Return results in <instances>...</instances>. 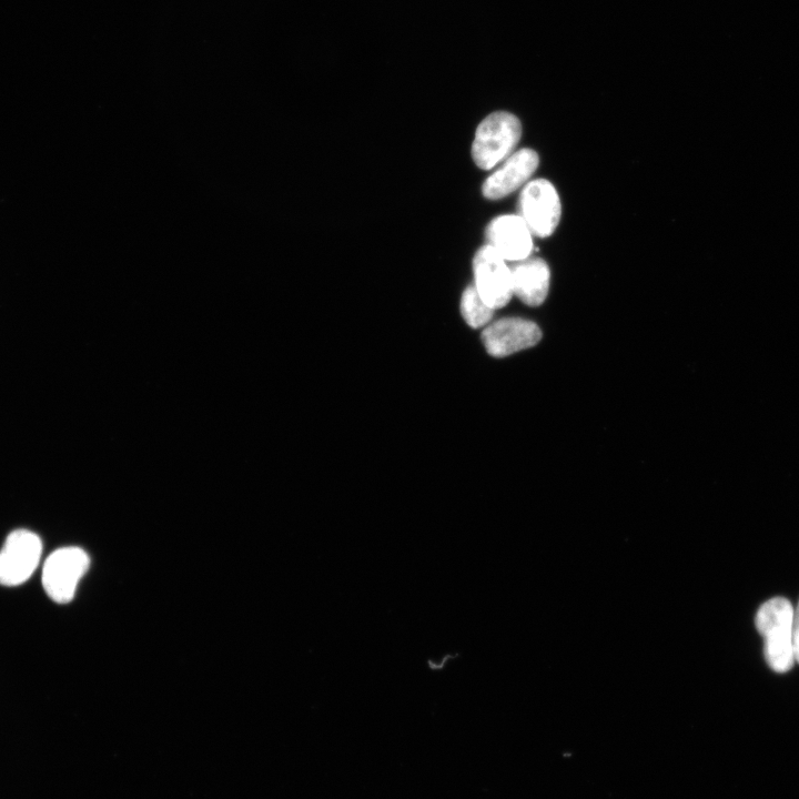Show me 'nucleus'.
<instances>
[{"label": "nucleus", "instance_id": "6e6552de", "mask_svg": "<svg viewBox=\"0 0 799 799\" xmlns=\"http://www.w3.org/2000/svg\"><path fill=\"white\" fill-rule=\"evenodd\" d=\"M539 156L533 149L514 151L489 174L482 185V193L488 200H499L523 188L535 173Z\"/></svg>", "mask_w": 799, "mask_h": 799}, {"label": "nucleus", "instance_id": "20e7f679", "mask_svg": "<svg viewBox=\"0 0 799 799\" xmlns=\"http://www.w3.org/2000/svg\"><path fill=\"white\" fill-rule=\"evenodd\" d=\"M89 564V556L79 547H62L50 554L42 569V585L48 596L59 604L69 603Z\"/></svg>", "mask_w": 799, "mask_h": 799}, {"label": "nucleus", "instance_id": "423d86ee", "mask_svg": "<svg viewBox=\"0 0 799 799\" xmlns=\"http://www.w3.org/2000/svg\"><path fill=\"white\" fill-rule=\"evenodd\" d=\"M42 553L40 537L27 529L13 530L0 550V584L17 586L37 568Z\"/></svg>", "mask_w": 799, "mask_h": 799}, {"label": "nucleus", "instance_id": "9b49d317", "mask_svg": "<svg viewBox=\"0 0 799 799\" xmlns=\"http://www.w3.org/2000/svg\"><path fill=\"white\" fill-rule=\"evenodd\" d=\"M461 313L469 326L477 328L490 322L494 310L482 300L474 284H471L462 294Z\"/></svg>", "mask_w": 799, "mask_h": 799}, {"label": "nucleus", "instance_id": "7ed1b4c3", "mask_svg": "<svg viewBox=\"0 0 799 799\" xmlns=\"http://www.w3.org/2000/svg\"><path fill=\"white\" fill-rule=\"evenodd\" d=\"M517 211L533 236L548 237L560 221V198L550 181L530 180L522 188Z\"/></svg>", "mask_w": 799, "mask_h": 799}, {"label": "nucleus", "instance_id": "f257e3e1", "mask_svg": "<svg viewBox=\"0 0 799 799\" xmlns=\"http://www.w3.org/2000/svg\"><path fill=\"white\" fill-rule=\"evenodd\" d=\"M793 607L783 597L765 601L757 611L756 627L763 638V653L769 667L787 672L795 664L792 645Z\"/></svg>", "mask_w": 799, "mask_h": 799}, {"label": "nucleus", "instance_id": "f8f14e48", "mask_svg": "<svg viewBox=\"0 0 799 799\" xmlns=\"http://www.w3.org/2000/svg\"><path fill=\"white\" fill-rule=\"evenodd\" d=\"M792 645H793L795 660L797 663H799V601H798L797 607L793 609Z\"/></svg>", "mask_w": 799, "mask_h": 799}, {"label": "nucleus", "instance_id": "9d476101", "mask_svg": "<svg viewBox=\"0 0 799 799\" xmlns=\"http://www.w3.org/2000/svg\"><path fill=\"white\" fill-rule=\"evenodd\" d=\"M510 267L513 295L528 306H538L545 301L550 283L547 263L536 256L513 262Z\"/></svg>", "mask_w": 799, "mask_h": 799}, {"label": "nucleus", "instance_id": "0eeeda50", "mask_svg": "<svg viewBox=\"0 0 799 799\" xmlns=\"http://www.w3.org/2000/svg\"><path fill=\"white\" fill-rule=\"evenodd\" d=\"M542 338L539 326L522 317H503L489 323L482 333L483 344L492 356L504 357L536 345Z\"/></svg>", "mask_w": 799, "mask_h": 799}, {"label": "nucleus", "instance_id": "39448f33", "mask_svg": "<svg viewBox=\"0 0 799 799\" xmlns=\"http://www.w3.org/2000/svg\"><path fill=\"white\" fill-rule=\"evenodd\" d=\"M474 286L482 300L494 311L504 307L513 296L510 267L489 245L481 246L473 256Z\"/></svg>", "mask_w": 799, "mask_h": 799}, {"label": "nucleus", "instance_id": "f03ea898", "mask_svg": "<svg viewBox=\"0 0 799 799\" xmlns=\"http://www.w3.org/2000/svg\"><path fill=\"white\" fill-rule=\"evenodd\" d=\"M522 136L519 119L507 111L485 117L475 130L472 158L482 170H490L507 159Z\"/></svg>", "mask_w": 799, "mask_h": 799}, {"label": "nucleus", "instance_id": "1a4fd4ad", "mask_svg": "<svg viewBox=\"0 0 799 799\" xmlns=\"http://www.w3.org/2000/svg\"><path fill=\"white\" fill-rule=\"evenodd\" d=\"M485 239L487 245L512 263L530 256L534 245L533 234L518 214L494 218L486 226Z\"/></svg>", "mask_w": 799, "mask_h": 799}]
</instances>
